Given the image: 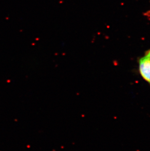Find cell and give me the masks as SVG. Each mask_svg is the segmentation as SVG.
<instances>
[{"mask_svg": "<svg viewBox=\"0 0 150 151\" xmlns=\"http://www.w3.org/2000/svg\"><path fill=\"white\" fill-rule=\"evenodd\" d=\"M139 71L142 78L150 86V50L139 61Z\"/></svg>", "mask_w": 150, "mask_h": 151, "instance_id": "1", "label": "cell"}]
</instances>
